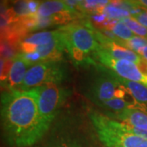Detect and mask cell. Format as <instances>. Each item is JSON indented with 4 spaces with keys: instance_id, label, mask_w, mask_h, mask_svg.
Masks as SVG:
<instances>
[{
    "instance_id": "cell-15",
    "label": "cell",
    "mask_w": 147,
    "mask_h": 147,
    "mask_svg": "<svg viewBox=\"0 0 147 147\" xmlns=\"http://www.w3.org/2000/svg\"><path fill=\"white\" fill-rule=\"evenodd\" d=\"M40 3L38 1H17L13 3L11 11L15 18L21 20L30 18L36 15Z\"/></svg>"
},
{
    "instance_id": "cell-13",
    "label": "cell",
    "mask_w": 147,
    "mask_h": 147,
    "mask_svg": "<svg viewBox=\"0 0 147 147\" xmlns=\"http://www.w3.org/2000/svg\"><path fill=\"white\" fill-rule=\"evenodd\" d=\"M30 67V65L24 59L21 53H17L11 61V65L5 84V88L10 90L18 89Z\"/></svg>"
},
{
    "instance_id": "cell-16",
    "label": "cell",
    "mask_w": 147,
    "mask_h": 147,
    "mask_svg": "<svg viewBox=\"0 0 147 147\" xmlns=\"http://www.w3.org/2000/svg\"><path fill=\"white\" fill-rule=\"evenodd\" d=\"M105 29L110 30L118 38H119L122 41H127L135 36V34L129 30V28L120 20L114 23L113 25H110Z\"/></svg>"
},
{
    "instance_id": "cell-17",
    "label": "cell",
    "mask_w": 147,
    "mask_h": 147,
    "mask_svg": "<svg viewBox=\"0 0 147 147\" xmlns=\"http://www.w3.org/2000/svg\"><path fill=\"white\" fill-rule=\"evenodd\" d=\"M108 3L107 5L103 7L101 12L106 17L110 18H118V19H123L126 17L131 16L130 12L125 8H123L122 6L119 5L117 3Z\"/></svg>"
},
{
    "instance_id": "cell-27",
    "label": "cell",
    "mask_w": 147,
    "mask_h": 147,
    "mask_svg": "<svg viewBox=\"0 0 147 147\" xmlns=\"http://www.w3.org/2000/svg\"><path fill=\"white\" fill-rule=\"evenodd\" d=\"M41 147H47V146H46V145H45V146H41Z\"/></svg>"
},
{
    "instance_id": "cell-3",
    "label": "cell",
    "mask_w": 147,
    "mask_h": 147,
    "mask_svg": "<svg viewBox=\"0 0 147 147\" xmlns=\"http://www.w3.org/2000/svg\"><path fill=\"white\" fill-rule=\"evenodd\" d=\"M83 123L79 116L63 117L53 127L46 146L47 147H100L93 126Z\"/></svg>"
},
{
    "instance_id": "cell-18",
    "label": "cell",
    "mask_w": 147,
    "mask_h": 147,
    "mask_svg": "<svg viewBox=\"0 0 147 147\" xmlns=\"http://www.w3.org/2000/svg\"><path fill=\"white\" fill-rule=\"evenodd\" d=\"M99 106L114 110V112L121 111V110H125V109H129V108L135 109L134 105H132L131 103L128 102L125 99H122V98H114V99H111V100H106V101L102 102Z\"/></svg>"
},
{
    "instance_id": "cell-20",
    "label": "cell",
    "mask_w": 147,
    "mask_h": 147,
    "mask_svg": "<svg viewBox=\"0 0 147 147\" xmlns=\"http://www.w3.org/2000/svg\"><path fill=\"white\" fill-rule=\"evenodd\" d=\"M16 55L13 43L8 39L0 38V57L6 61H11Z\"/></svg>"
},
{
    "instance_id": "cell-25",
    "label": "cell",
    "mask_w": 147,
    "mask_h": 147,
    "mask_svg": "<svg viewBox=\"0 0 147 147\" xmlns=\"http://www.w3.org/2000/svg\"><path fill=\"white\" fill-rule=\"evenodd\" d=\"M6 10H7V7H6L5 4L0 3V15H1L3 12H4Z\"/></svg>"
},
{
    "instance_id": "cell-11",
    "label": "cell",
    "mask_w": 147,
    "mask_h": 147,
    "mask_svg": "<svg viewBox=\"0 0 147 147\" xmlns=\"http://www.w3.org/2000/svg\"><path fill=\"white\" fill-rule=\"evenodd\" d=\"M105 115L115 120L142 130H147V112L139 109H125L121 111L108 112Z\"/></svg>"
},
{
    "instance_id": "cell-10",
    "label": "cell",
    "mask_w": 147,
    "mask_h": 147,
    "mask_svg": "<svg viewBox=\"0 0 147 147\" xmlns=\"http://www.w3.org/2000/svg\"><path fill=\"white\" fill-rule=\"evenodd\" d=\"M80 15L76 7L68 5L65 1H44L38 6L35 16L38 17H56L61 21H67Z\"/></svg>"
},
{
    "instance_id": "cell-26",
    "label": "cell",
    "mask_w": 147,
    "mask_h": 147,
    "mask_svg": "<svg viewBox=\"0 0 147 147\" xmlns=\"http://www.w3.org/2000/svg\"><path fill=\"white\" fill-rule=\"evenodd\" d=\"M2 88H4V85H3V84L0 81V90L2 89Z\"/></svg>"
},
{
    "instance_id": "cell-21",
    "label": "cell",
    "mask_w": 147,
    "mask_h": 147,
    "mask_svg": "<svg viewBox=\"0 0 147 147\" xmlns=\"http://www.w3.org/2000/svg\"><path fill=\"white\" fill-rule=\"evenodd\" d=\"M121 45L131 49V51L138 54L142 48L147 45V38L135 35L133 38H131V39H129L127 41H122Z\"/></svg>"
},
{
    "instance_id": "cell-19",
    "label": "cell",
    "mask_w": 147,
    "mask_h": 147,
    "mask_svg": "<svg viewBox=\"0 0 147 147\" xmlns=\"http://www.w3.org/2000/svg\"><path fill=\"white\" fill-rule=\"evenodd\" d=\"M120 21L123 22L135 35L147 38V29L145 26H143L142 24H140L138 21H136L134 18L129 16L123 18Z\"/></svg>"
},
{
    "instance_id": "cell-1",
    "label": "cell",
    "mask_w": 147,
    "mask_h": 147,
    "mask_svg": "<svg viewBox=\"0 0 147 147\" xmlns=\"http://www.w3.org/2000/svg\"><path fill=\"white\" fill-rule=\"evenodd\" d=\"M49 129L38 111L36 88L0 93V135L8 146H33Z\"/></svg>"
},
{
    "instance_id": "cell-23",
    "label": "cell",
    "mask_w": 147,
    "mask_h": 147,
    "mask_svg": "<svg viewBox=\"0 0 147 147\" xmlns=\"http://www.w3.org/2000/svg\"><path fill=\"white\" fill-rule=\"evenodd\" d=\"M132 3L142 7L144 9H147V0H137V1H131Z\"/></svg>"
},
{
    "instance_id": "cell-14",
    "label": "cell",
    "mask_w": 147,
    "mask_h": 147,
    "mask_svg": "<svg viewBox=\"0 0 147 147\" xmlns=\"http://www.w3.org/2000/svg\"><path fill=\"white\" fill-rule=\"evenodd\" d=\"M62 35V33L59 30H44L34 33L23 38L19 42L21 47V53H27L34 47L45 45L57 39Z\"/></svg>"
},
{
    "instance_id": "cell-22",
    "label": "cell",
    "mask_w": 147,
    "mask_h": 147,
    "mask_svg": "<svg viewBox=\"0 0 147 147\" xmlns=\"http://www.w3.org/2000/svg\"><path fill=\"white\" fill-rule=\"evenodd\" d=\"M131 17L134 18L136 21H138L140 24H142L143 26H145L147 29V11H146V9L142 11L141 13L137 14Z\"/></svg>"
},
{
    "instance_id": "cell-9",
    "label": "cell",
    "mask_w": 147,
    "mask_h": 147,
    "mask_svg": "<svg viewBox=\"0 0 147 147\" xmlns=\"http://www.w3.org/2000/svg\"><path fill=\"white\" fill-rule=\"evenodd\" d=\"M96 35L98 42L101 46V49L114 58L131 61L138 65H142L146 61L139 54L131 51V49L127 47L118 44L115 41L105 36L102 33L96 30Z\"/></svg>"
},
{
    "instance_id": "cell-12",
    "label": "cell",
    "mask_w": 147,
    "mask_h": 147,
    "mask_svg": "<svg viewBox=\"0 0 147 147\" xmlns=\"http://www.w3.org/2000/svg\"><path fill=\"white\" fill-rule=\"evenodd\" d=\"M107 71L110 75L116 80L119 84L122 85L125 89L130 93L135 102L137 103L139 110L147 112V87L144 84L130 81L127 79L121 78L117 74H115L111 69L107 68Z\"/></svg>"
},
{
    "instance_id": "cell-4",
    "label": "cell",
    "mask_w": 147,
    "mask_h": 147,
    "mask_svg": "<svg viewBox=\"0 0 147 147\" xmlns=\"http://www.w3.org/2000/svg\"><path fill=\"white\" fill-rule=\"evenodd\" d=\"M88 116L103 147H147V139L125 131L119 121L95 110Z\"/></svg>"
},
{
    "instance_id": "cell-7",
    "label": "cell",
    "mask_w": 147,
    "mask_h": 147,
    "mask_svg": "<svg viewBox=\"0 0 147 147\" xmlns=\"http://www.w3.org/2000/svg\"><path fill=\"white\" fill-rule=\"evenodd\" d=\"M36 88L39 114L45 124L50 128L59 115L60 108L71 96L72 92L60 84H45Z\"/></svg>"
},
{
    "instance_id": "cell-6",
    "label": "cell",
    "mask_w": 147,
    "mask_h": 147,
    "mask_svg": "<svg viewBox=\"0 0 147 147\" xmlns=\"http://www.w3.org/2000/svg\"><path fill=\"white\" fill-rule=\"evenodd\" d=\"M68 76V65L63 59L42 61L29 68L18 89L30 90L45 84H60Z\"/></svg>"
},
{
    "instance_id": "cell-2",
    "label": "cell",
    "mask_w": 147,
    "mask_h": 147,
    "mask_svg": "<svg viewBox=\"0 0 147 147\" xmlns=\"http://www.w3.org/2000/svg\"><path fill=\"white\" fill-rule=\"evenodd\" d=\"M58 30L63 34L66 51L76 66L89 67L96 64L94 55L101 46L89 22L69 23Z\"/></svg>"
},
{
    "instance_id": "cell-8",
    "label": "cell",
    "mask_w": 147,
    "mask_h": 147,
    "mask_svg": "<svg viewBox=\"0 0 147 147\" xmlns=\"http://www.w3.org/2000/svg\"><path fill=\"white\" fill-rule=\"evenodd\" d=\"M94 59L96 62L98 61L99 64L111 69L121 78L140 83L147 87L146 61L138 65L131 61L115 59L101 48L95 53Z\"/></svg>"
},
{
    "instance_id": "cell-5",
    "label": "cell",
    "mask_w": 147,
    "mask_h": 147,
    "mask_svg": "<svg viewBox=\"0 0 147 147\" xmlns=\"http://www.w3.org/2000/svg\"><path fill=\"white\" fill-rule=\"evenodd\" d=\"M94 66L96 73L86 85L85 96L98 106L102 102L114 98H122L128 101L127 96H131L130 93L110 76L106 67L97 63Z\"/></svg>"
},
{
    "instance_id": "cell-24",
    "label": "cell",
    "mask_w": 147,
    "mask_h": 147,
    "mask_svg": "<svg viewBox=\"0 0 147 147\" xmlns=\"http://www.w3.org/2000/svg\"><path fill=\"white\" fill-rule=\"evenodd\" d=\"M138 54H139V55H140V56H141V57H142L147 62V45L146 47H143L142 50L139 52Z\"/></svg>"
},
{
    "instance_id": "cell-28",
    "label": "cell",
    "mask_w": 147,
    "mask_h": 147,
    "mask_svg": "<svg viewBox=\"0 0 147 147\" xmlns=\"http://www.w3.org/2000/svg\"><path fill=\"white\" fill-rule=\"evenodd\" d=\"M146 11H147V9H146Z\"/></svg>"
}]
</instances>
